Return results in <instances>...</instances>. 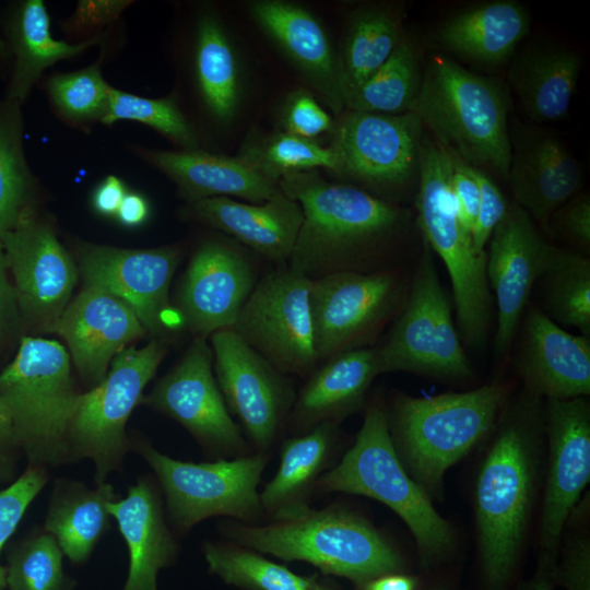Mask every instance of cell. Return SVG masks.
I'll use <instances>...</instances> for the list:
<instances>
[{"instance_id":"obj_13","label":"cell","mask_w":590,"mask_h":590,"mask_svg":"<svg viewBox=\"0 0 590 590\" xmlns=\"http://www.w3.org/2000/svg\"><path fill=\"white\" fill-rule=\"evenodd\" d=\"M309 283L288 267L268 273L257 282L231 328L284 375L312 373L319 362Z\"/></svg>"},{"instance_id":"obj_5","label":"cell","mask_w":590,"mask_h":590,"mask_svg":"<svg viewBox=\"0 0 590 590\" xmlns=\"http://www.w3.org/2000/svg\"><path fill=\"white\" fill-rule=\"evenodd\" d=\"M232 535L251 550L307 562L361 586L402 567L396 550L368 522L338 509L307 508L268 526L234 528Z\"/></svg>"},{"instance_id":"obj_16","label":"cell","mask_w":590,"mask_h":590,"mask_svg":"<svg viewBox=\"0 0 590 590\" xmlns=\"http://www.w3.org/2000/svg\"><path fill=\"white\" fill-rule=\"evenodd\" d=\"M76 255L84 286L120 298L134 311L146 332L161 337L180 322L169 303L180 246L126 249L79 243Z\"/></svg>"},{"instance_id":"obj_28","label":"cell","mask_w":590,"mask_h":590,"mask_svg":"<svg viewBox=\"0 0 590 590\" xmlns=\"http://www.w3.org/2000/svg\"><path fill=\"white\" fill-rule=\"evenodd\" d=\"M12 60L4 98L23 104L44 72L55 63L74 58L105 40L107 33L79 43L55 39L50 17L42 0L12 3L2 23Z\"/></svg>"},{"instance_id":"obj_42","label":"cell","mask_w":590,"mask_h":590,"mask_svg":"<svg viewBox=\"0 0 590 590\" xmlns=\"http://www.w3.org/2000/svg\"><path fill=\"white\" fill-rule=\"evenodd\" d=\"M121 120L143 123L168 139L180 150H201L196 127L181 108L176 92L160 98L139 96L111 86L109 106L102 125Z\"/></svg>"},{"instance_id":"obj_33","label":"cell","mask_w":590,"mask_h":590,"mask_svg":"<svg viewBox=\"0 0 590 590\" xmlns=\"http://www.w3.org/2000/svg\"><path fill=\"white\" fill-rule=\"evenodd\" d=\"M580 67V57L573 50H532L514 61L509 80L531 119L558 121L568 114Z\"/></svg>"},{"instance_id":"obj_47","label":"cell","mask_w":590,"mask_h":590,"mask_svg":"<svg viewBox=\"0 0 590 590\" xmlns=\"http://www.w3.org/2000/svg\"><path fill=\"white\" fill-rule=\"evenodd\" d=\"M477 181L481 200L477 217L472 231V241L477 252H485V246L495 227L504 217L508 203L495 181L481 168L470 165Z\"/></svg>"},{"instance_id":"obj_40","label":"cell","mask_w":590,"mask_h":590,"mask_svg":"<svg viewBox=\"0 0 590 590\" xmlns=\"http://www.w3.org/2000/svg\"><path fill=\"white\" fill-rule=\"evenodd\" d=\"M236 156L278 185L290 174L321 168L335 173L338 168L330 146L281 130L249 134Z\"/></svg>"},{"instance_id":"obj_30","label":"cell","mask_w":590,"mask_h":590,"mask_svg":"<svg viewBox=\"0 0 590 590\" xmlns=\"http://www.w3.org/2000/svg\"><path fill=\"white\" fill-rule=\"evenodd\" d=\"M376 346L353 350L324 362L311 374L293 404L297 425L335 423L357 411L378 376Z\"/></svg>"},{"instance_id":"obj_31","label":"cell","mask_w":590,"mask_h":590,"mask_svg":"<svg viewBox=\"0 0 590 590\" xmlns=\"http://www.w3.org/2000/svg\"><path fill=\"white\" fill-rule=\"evenodd\" d=\"M108 512L117 521L130 554L123 590H156L158 570L175 554L156 491L149 481L141 480L129 488L125 498L111 500Z\"/></svg>"},{"instance_id":"obj_11","label":"cell","mask_w":590,"mask_h":590,"mask_svg":"<svg viewBox=\"0 0 590 590\" xmlns=\"http://www.w3.org/2000/svg\"><path fill=\"white\" fill-rule=\"evenodd\" d=\"M139 452L156 473L179 527L189 529L213 516L250 520L261 514L257 486L264 455L193 463L169 458L146 442L140 444Z\"/></svg>"},{"instance_id":"obj_41","label":"cell","mask_w":590,"mask_h":590,"mask_svg":"<svg viewBox=\"0 0 590 590\" xmlns=\"http://www.w3.org/2000/svg\"><path fill=\"white\" fill-rule=\"evenodd\" d=\"M421 80L415 50L410 40L402 37L389 59L350 95L346 110L386 115L409 113Z\"/></svg>"},{"instance_id":"obj_44","label":"cell","mask_w":590,"mask_h":590,"mask_svg":"<svg viewBox=\"0 0 590 590\" xmlns=\"http://www.w3.org/2000/svg\"><path fill=\"white\" fill-rule=\"evenodd\" d=\"M7 586L10 590H71L62 567V551L48 532L21 542L9 556Z\"/></svg>"},{"instance_id":"obj_19","label":"cell","mask_w":590,"mask_h":590,"mask_svg":"<svg viewBox=\"0 0 590 590\" xmlns=\"http://www.w3.org/2000/svg\"><path fill=\"white\" fill-rule=\"evenodd\" d=\"M142 402L177 421L211 449L239 451L245 447L214 378L206 338L196 337Z\"/></svg>"},{"instance_id":"obj_35","label":"cell","mask_w":590,"mask_h":590,"mask_svg":"<svg viewBox=\"0 0 590 590\" xmlns=\"http://www.w3.org/2000/svg\"><path fill=\"white\" fill-rule=\"evenodd\" d=\"M115 499L114 488L108 483H101L95 489L66 483L55 491L45 531L56 539L70 560L83 562L108 530V504Z\"/></svg>"},{"instance_id":"obj_36","label":"cell","mask_w":590,"mask_h":590,"mask_svg":"<svg viewBox=\"0 0 590 590\" xmlns=\"http://www.w3.org/2000/svg\"><path fill=\"white\" fill-rule=\"evenodd\" d=\"M403 12L387 3H367L350 15L341 52L346 103L392 55L402 39Z\"/></svg>"},{"instance_id":"obj_43","label":"cell","mask_w":590,"mask_h":590,"mask_svg":"<svg viewBox=\"0 0 590 590\" xmlns=\"http://www.w3.org/2000/svg\"><path fill=\"white\" fill-rule=\"evenodd\" d=\"M203 553L211 573L246 590H310L316 583L247 548L206 543Z\"/></svg>"},{"instance_id":"obj_37","label":"cell","mask_w":590,"mask_h":590,"mask_svg":"<svg viewBox=\"0 0 590 590\" xmlns=\"http://www.w3.org/2000/svg\"><path fill=\"white\" fill-rule=\"evenodd\" d=\"M22 105L0 97V237L39 211L40 184L24 150Z\"/></svg>"},{"instance_id":"obj_58","label":"cell","mask_w":590,"mask_h":590,"mask_svg":"<svg viewBox=\"0 0 590 590\" xmlns=\"http://www.w3.org/2000/svg\"><path fill=\"white\" fill-rule=\"evenodd\" d=\"M11 60L8 45L0 32V69H7Z\"/></svg>"},{"instance_id":"obj_32","label":"cell","mask_w":590,"mask_h":590,"mask_svg":"<svg viewBox=\"0 0 590 590\" xmlns=\"http://www.w3.org/2000/svg\"><path fill=\"white\" fill-rule=\"evenodd\" d=\"M523 5L496 0L469 8L447 20L439 31L440 43L450 51L486 63L509 57L529 31Z\"/></svg>"},{"instance_id":"obj_54","label":"cell","mask_w":590,"mask_h":590,"mask_svg":"<svg viewBox=\"0 0 590 590\" xmlns=\"http://www.w3.org/2000/svg\"><path fill=\"white\" fill-rule=\"evenodd\" d=\"M150 215V206L146 199L135 192H127L118 211L116 219L126 227H137L142 225Z\"/></svg>"},{"instance_id":"obj_4","label":"cell","mask_w":590,"mask_h":590,"mask_svg":"<svg viewBox=\"0 0 590 590\" xmlns=\"http://www.w3.org/2000/svg\"><path fill=\"white\" fill-rule=\"evenodd\" d=\"M505 397L503 385L491 384L465 392L396 399L387 414L390 435L426 492L439 489L446 471L486 435Z\"/></svg>"},{"instance_id":"obj_46","label":"cell","mask_w":590,"mask_h":590,"mask_svg":"<svg viewBox=\"0 0 590 590\" xmlns=\"http://www.w3.org/2000/svg\"><path fill=\"white\" fill-rule=\"evenodd\" d=\"M280 129L292 135L317 141L320 135L333 132L335 121L320 105L314 94L298 88L287 95L280 109Z\"/></svg>"},{"instance_id":"obj_21","label":"cell","mask_w":590,"mask_h":590,"mask_svg":"<svg viewBox=\"0 0 590 590\" xmlns=\"http://www.w3.org/2000/svg\"><path fill=\"white\" fill-rule=\"evenodd\" d=\"M550 465L540 543L555 559L566 521L590 479V405L586 397L546 399Z\"/></svg>"},{"instance_id":"obj_50","label":"cell","mask_w":590,"mask_h":590,"mask_svg":"<svg viewBox=\"0 0 590 590\" xmlns=\"http://www.w3.org/2000/svg\"><path fill=\"white\" fill-rule=\"evenodd\" d=\"M554 585L566 590H590V547L581 536L567 542L562 560L554 566Z\"/></svg>"},{"instance_id":"obj_53","label":"cell","mask_w":590,"mask_h":590,"mask_svg":"<svg viewBox=\"0 0 590 590\" xmlns=\"http://www.w3.org/2000/svg\"><path fill=\"white\" fill-rule=\"evenodd\" d=\"M127 192L123 181L114 175H109L93 191L92 206L103 216H116Z\"/></svg>"},{"instance_id":"obj_57","label":"cell","mask_w":590,"mask_h":590,"mask_svg":"<svg viewBox=\"0 0 590 590\" xmlns=\"http://www.w3.org/2000/svg\"><path fill=\"white\" fill-rule=\"evenodd\" d=\"M555 563V559L543 554L535 575L526 586L524 590H553L555 586L553 579Z\"/></svg>"},{"instance_id":"obj_23","label":"cell","mask_w":590,"mask_h":590,"mask_svg":"<svg viewBox=\"0 0 590 590\" xmlns=\"http://www.w3.org/2000/svg\"><path fill=\"white\" fill-rule=\"evenodd\" d=\"M524 314L515 365L527 392L558 400L589 396L590 338L564 330L536 306Z\"/></svg>"},{"instance_id":"obj_25","label":"cell","mask_w":590,"mask_h":590,"mask_svg":"<svg viewBox=\"0 0 590 590\" xmlns=\"http://www.w3.org/2000/svg\"><path fill=\"white\" fill-rule=\"evenodd\" d=\"M181 214L232 236L278 263L290 260L303 223L300 205L280 187L263 203L215 197L186 203Z\"/></svg>"},{"instance_id":"obj_9","label":"cell","mask_w":590,"mask_h":590,"mask_svg":"<svg viewBox=\"0 0 590 590\" xmlns=\"http://www.w3.org/2000/svg\"><path fill=\"white\" fill-rule=\"evenodd\" d=\"M376 351L379 374L406 371L450 380L473 374L426 243L404 308Z\"/></svg>"},{"instance_id":"obj_26","label":"cell","mask_w":590,"mask_h":590,"mask_svg":"<svg viewBox=\"0 0 590 590\" xmlns=\"http://www.w3.org/2000/svg\"><path fill=\"white\" fill-rule=\"evenodd\" d=\"M128 149L173 181L186 203L215 197H236L249 203H263L279 190L276 182L237 156L203 149L166 151L139 144H129Z\"/></svg>"},{"instance_id":"obj_45","label":"cell","mask_w":590,"mask_h":590,"mask_svg":"<svg viewBox=\"0 0 590 590\" xmlns=\"http://www.w3.org/2000/svg\"><path fill=\"white\" fill-rule=\"evenodd\" d=\"M46 481L44 470L31 464L15 482L0 492V552ZM5 587L7 569L0 565V590Z\"/></svg>"},{"instance_id":"obj_1","label":"cell","mask_w":590,"mask_h":590,"mask_svg":"<svg viewBox=\"0 0 590 590\" xmlns=\"http://www.w3.org/2000/svg\"><path fill=\"white\" fill-rule=\"evenodd\" d=\"M279 187L303 212L291 270L308 280L382 270L386 250L405 222L403 209L357 186L329 181L317 169L286 175Z\"/></svg>"},{"instance_id":"obj_14","label":"cell","mask_w":590,"mask_h":590,"mask_svg":"<svg viewBox=\"0 0 590 590\" xmlns=\"http://www.w3.org/2000/svg\"><path fill=\"white\" fill-rule=\"evenodd\" d=\"M22 328L54 332L72 299L79 269L39 211L0 237Z\"/></svg>"},{"instance_id":"obj_29","label":"cell","mask_w":590,"mask_h":590,"mask_svg":"<svg viewBox=\"0 0 590 590\" xmlns=\"http://www.w3.org/2000/svg\"><path fill=\"white\" fill-rule=\"evenodd\" d=\"M189 70L200 105L219 123L236 115L241 96V73L236 49L221 17L201 9L194 17Z\"/></svg>"},{"instance_id":"obj_39","label":"cell","mask_w":590,"mask_h":590,"mask_svg":"<svg viewBox=\"0 0 590 590\" xmlns=\"http://www.w3.org/2000/svg\"><path fill=\"white\" fill-rule=\"evenodd\" d=\"M105 51L85 68L55 72L46 76L42 87L56 117L66 125L88 131L102 123L108 106L111 85L102 72Z\"/></svg>"},{"instance_id":"obj_38","label":"cell","mask_w":590,"mask_h":590,"mask_svg":"<svg viewBox=\"0 0 590 590\" xmlns=\"http://www.w3.org/2000/svg\"><path fill=\"white\" fill-rule=\"evenodd\" d=\"M544 311L554 322L590 338V260L582 253L550 245L543 271Z\"/></svg>"},{"instance_id":"obj_56","label":"cell","mask_w":590,"mask_h":590,"mask_svg":"<svg viewBox=\"0 0 590 590\" xmlns=\"http://www.w3.org/2000/svg\"><path fill=\"white\" fill-rule=\"evenodd\" d=\"M415 582L404 575L389 574L375 578L364 586L365 590H414Z\"/></svg>"},{"instance_id":"obj_10","label":"cell","mask_w":590,"mask_h":590,"mask_svg":"<svg viewBox=\"0 0 590 590\" xmlns=\"http://www.w3.org/2000/svg\"><path fill=\"white\" fill-rule=\"evenodd\" d=\"M167 346L156 339L143 347L129 346L111 361L105 377L80 394L69 430V453L88 458L96 482L116 469L127 450L126 424L143 400V390L165 357Z\"/></svg>"},{"instance_id":"obj_24","label":"cell","mask_w":590,"mask_h":590,"mask_svg":"<svg viewBox=\"0 0 590 590\" xmlns=\"http://www.w3.org/2000/svg\"><path fill=\"white\" fill-rule=\"evenodd\" d=\"M54 332L67 343L80 376L93 387L114 357L146 331L134 311L117 296L92 286L71 299Z\"/></svg>"},{"instance_id":"obj_17","label":"cell","mask_w":590,"mask_h":590,"mask_svg":"<svg viewBox=\"0 0 590 590\" xmlns=\"http://www.w3.org/2000/svg\"><path fill=\"white\" fill-rule=\"evenodd\" d=\"M215 380L229 414L260 449L268 448L295 397L285 375L232 329L211 334Z\"/></svg>"},{"instance_id":"obj_48","label":"cell","mask_w":590,"mask_h":590,"mask_svg":"<svg viewBox=\"0 0 590 590\" xmlns=\"http://www.w3.org/2000/svg\"><path fill=\"white\" fill-rule=\"evenodd\" d=\"M132 3L130 1H80L73 14L62 22L71 36L87 40L103 34V27L114 22Z\"/></svg>"},{"instance_id":"obj_22","label":"cell","mask_w":590,"mask_h":590,"mask_svg":"<svg viewBox=\"0 0 590 590\" xmlns=\"http://www.w3.org/2000/svg\"><path fill=\"white\" fill-rule=\"evenodd\" d=\"M255 23L294 64L330 110H346V88L339 52L322 23L303 5L284 0L250 1Z\"/></svg>"},{"instance_id":"obj_34","label":"cell","mask_w":590,"mask_h":590,"mask_svg":"<svg viewBox=\"0 0 590 590\" xmlns=\"http://www.w3.org/2000/svg\"><path fill=\"white\" fill-rule=\"evenodd\" d=\"M333 432L334 423H322L284 441L280 467L260 493L262 509L281 520L308 508L305 498L328 461Z\"/></svg>"},{"instance_id":"obj_20","label":"cell","mask_w":590,"mask_h":590,"mask_svg":"<svg viewBox=\"0 0 590 590\" xmlns=\"http://www.w3.org/2000/svg\"><path fill=\"white\" fill-rule=\"evenodd\" d=\"M550 245L515 202L495 227L486 251V279L497 309L495 351L508 354L546 260Z\"/></svg>"},{"instance_id":"obj_52","label":"cell","mask_w":590,"mask_h":590,"mask_svg":"<svg viewBox=\"0 0 590 590\" xmlns=\"http://www.w3.org/2000/svg\"><path fill=\"white\" fill-rule=\"evenodd\" d=\"M22 328L15 292L0 241V346Z\"/></svg>"},{"instance_id":"obj_7","label":"cell","mask_w":590,"mask_h":590,"mask_svg":"<svg viewBox=\"0 0 590 590\" xmlns=\"http://www.w3.org/2000/svg\"><path fill=\"white\" fill-rule=\"evenodd\" d=\"M317 485L326 492L364 495L388 506L408 526L427 563L444 557L452 546L449 524L404 469L387 412L379 405L368 408L354 445Z\"/></svg>"},{"instance_id":"obj_15","label":"cell","mask_w":590,"mask_h":590,"mask_svg":"<svg viewBox=\"0 0 590 590\" xmlns=\"http://www.w3.org/2000/svg\"><path fill=\"white\" fill-rule=\"evenodd\" d=\"M423 125L414 113L386 115L345 110L329 145L337 176L377 193L403 187L418 166Z\"/></svg>"},{"instance_id":"obj_12","label":"cell","mask_w":590,"mask_h":590,"mask_svg":"<svg viewBox=\"0 0 590 590\" xmlns=\"http://www.w3.org/2000/svg\"><path fill=\"white\" fill-rule=\"evenodd\" d=\"M400 276L392 270L339 272L310 280L309 307L319 362L364 349L396 310Z\"/></svg>"},{"instance_id":"obj_8","label":"cell","mask_w":590,"mask_h":590,"mask_svg":"<svg viewBox=\"0 0 590 590\" xmlns=\"http://www.w3.org/2000/svg\"><path fill=\"white\" fill-rule=\"evenodd\" d=\"M79 397L67 350L55 340L22 337L0 373V399L17 446L33 463H57L69 455L68 430Z\"/></svg>"},{"instance_id":"obj_18","label":"cell","mask_w":590,"mask_h":590,"mask_svg":"<svg viewBox=\"0 0 590 590\" xmlns=\"http://www.w3.org/2000/svg\"><path fill=\"white\" fill-rule=\"evenodd\" d=\"M258 280L234 243L208 238L196 248L176 294L180 323L199 338L231 329Z\"/></svg>"},{"instance_id":"obj_59","label":"cell","mask_w":590,"mask_h":590,"mask_svg":"<svg viewBox=\"0 0 590 590\" xmlns=\"http://www.w3.org/2000/svg\"><path fill=\"white\" fill-rule=\"evenodd\" d=\"M310 590H329V589H326L323 587H320L317 582L312 586V588Z\"/></svg>"},{"instance_id":"obj_3","label":"cell","mask_w":590,"mask_h":590,"mask_svg":"<svg viewBox=\"0 0 590 590\" xmlns=\"http://www.w3.org/2000/svg\"><path fill=\"white\" fill-rule=\"evenodd\" d=\"M410 111L447 151L473 167H489L507 179L511 161L508 103L496 81L450 58L434 56Z\"/></svg>"},{"instance_id":"obj_2","label":"cell","mask_w":590,"mask_h":590,"mask_svg":"<svg viewBox=\"0 0 590 590\" xmlns=\"http://www.w3.org/2000/svg\"><path fill=\"white\" fill-rule=\"evenodd\" d=\"M540 399L527 392L505 415L476 479L479 548L488 590L506 585L521 547L532 494V436Z\"/></svg>"},{"instance_id":"obj_51","label":"cell","mask_w":590,"mask_h":590,"mask_svg":"<svg viewBox=\"0 0 590 590\" xmlns=\"http://www.w3.org/2000/svg\"><path fill=\"white\" fill-rule=\"evenodd\" d=\"M552 225L577 247L588 251L590 249L589 194H578L569 199L552 215L548 228Z\"/></svg>"},{"instance_id":"obj_49","label":"cell","mask_w":590,"mask_h":590,"mask_svg":"<svg viewBox=\"0 0 590 590\" xmlns=\"http://www.w3.org/2000/svg\"><path fill=\"white\" fill-rule=\"evenodd\" d=\"M450 190L457 215L461 225L472 235L480 208V188L470 170V165L453 153H450Z\"/></svg>"},{"instance_id":"obj_55","label":"cell","mask_w":590,"mask_h":590,"mask_svg":"<svg viewBox=\"0 0 590 590\" xmlns=\"http://www.w3.org/2000/svg\"><path fill=\"white\" fill-rule=\"evenodd\" d=\"M17 446L10 414L0 399V477L11 472L12 453Z\"/></svg>"},{"instance_id":"obj_6","label":"cell","mask_w":590,"mask_h":590,"mask_svg":"<svg viewBox=\"0 0 590 590\" xmlns=\"http://www.w3.org/2000/svg\"><path fill=\"white\" fill-rule=\"evenodd\" d=\"M418 170L415 208L423 241L448 271L462 339L479 346L487 335L493 310L485 271L486 251H476L472 235L458 219L450 190V153L439 143L422 141Z\"/></svg>"},{"instance_id":"obj_27","label":"cell","mask_w":590,"mask_h":590,"mask_svg":"<svg viewBox=\"0 0 590 590\" xmlns=\"http://www.w3.org/2000/svg\"><path fill=\"white\" fill-rule=\"evenodd\" d=\"M507 179L515 203L548 229L552 215L579 190L582 173L559 138L538 131L511 151Z\"/></svg>"}]
</instances>
